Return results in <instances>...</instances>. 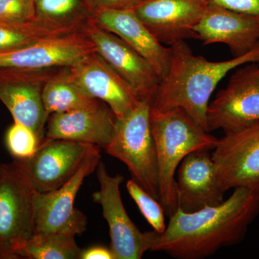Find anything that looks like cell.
<instances>
[{"mask_svg":"<svg viewBox=\"0 0 259 259\" xmlns=\"http://www.w3.org/2000/svg\"><path fill=\"white\" fill-rule=\"evenodd\" d=\"M90 18L99 26L120 37L146 59L160 81L166 76L171 63L170 48L158 41L133 8L99 10Z\"/></svg>","mask_w":259,"mask_h":259,"instance_id":"2e32d148","label":"cell"},{"mask_svg":"<svg viewBox=\"0 0 259 259\" xmlns=\"http://www.w3.org/2000/svg\"><path fill=\"white\" fill-rule=\"evenodd\" d=\"M99 150L93 144L45 139L32 157L15 161L23 168L35 191L47 192L65 185Z\"/></svg>","mask_w":259,"mask_h":259,"instance_id":"30bf717a","label":"cell"},{"mask_svg":"<svg viewBox=\"0 0 259 259\" xmlns=\"http://www.w3.org/2000/svg\"><path fill=\"white\" fill-rule=\"evenodd\" d=\"M171 63L151 101V110L162 112L182 108L209 132L207 114L211 95L232 70L259 62V42L249 52L229 60L210 61L194 55L185 40L170 46Z\"/></svg>","mask_w":259,"mask_h":259,"instance_id":"7a4b0ae2","label":"cell"},{"mask_svg":"<svg viewBox=\"0 0 259 259\" xmlns=\"http://www.w3.org/2000/svg\"><path fill=\"white\" fill-rule=\"evenodd\" d=\"M213 150L212 158L225 192L259 190V121L225 134Z\"/></svg>","mask_w":259,"mask_h":259,"instance_id":"8fae6325","label":"cell"},{"mask_svg":"<svg viewBox=\"0 0 259 259\" xmlns=\"http://www.w3.org/2000/svg\"><path fill=\"white\" fill-rule=\"evenodd\" d=\"M207 6L206 0H144L133 9L158 41L171 46L194 38Z\"/></svg>","mask_w":259,"mask_h":259,"instance_id":"5bb4252c","label":"cell"},{"mask_svg":"<svg viewBox=\"0 0 259 259\" xmlns=\"http://www.w3.org/2000/svg\"><path fill=\"white\" fill-rule=\"evenodd\" d=\"M207 5L221 7L259 19V0H207Z\"/></svg>","mask_w":259,"mask_h":259,"instance_id":"4316f807","label":"cell"},{"mask_svg":"<svg viewBox=\"0 0 259 259\" xmlns=\"http://www.w3.org/2000/svg\"><path fill=\"white\" fill-rule=\"evenodd\" d=\"M204 45L226 44L233 57L244 55L259 42V19L221 7L207 5L194 28Z\"/></svg>","mask_w":259,"mask_h":259,"instance_id":"d6986e66","label":"cell"},{"mask_svg":"<svg viewBox=\"0 0 259 259\" xmlns=\"http://www.w3.org/2000/svg\"><path fill=\"white\" fill-rule=\"evenodd\" d=\"M83 10L84 0H35L36 18L49 23L84 25L91 14Z\"/></svg>","mask_w":259,"mask_h":259,"instance_id":"603a6c76","label":"cell"},{"mask_svg":"<svg viewBox=\"0 0 259 259\" xmlns=\"http://www.w3.org/2000/svg\"><path fill=\"white\" fill-rule=\"evenodd\" d=\"M100 190L93 195V200L101 205L111 238L110 249L115 259H140L146 251H152L161 233L153 231L142 233L135 226L126 212L120 191L124 177L111 176L100 161L96 168Z\"/></svg>","mask_w":259,"mask_h":259,"instance_id":"8992f818","label":"cell"},{"mask_svg":"<svg viewBox=\"0 0 259 259\" xmlns=\"http://www.w3.org/2000/svg\"><path fill=\"white\" fill-rule=\"evenodd\" d=\"M81 259H115L110 248L95 246L83 250Z\"/></svg>","mask_w":259,"mask_h":259,"instance_id":"f1b7e54d","label":"cell"},{"mask_svg":"<svg viewBox=\"0 0 259 259\" xmlns=\"http://www.w3.org/2000/svg\"><path fill=\"white\" fill-rule=\"evenodd\" d=\"M84 25L49 23L37 18L27 23L0 22V53L28 47L48 37L81 31Z\"/></svg>","mask_w":259,"mask_h":259,"instance_id":"ffe728a7","label":"cell"},{"mask_svg":"<svg viewBox=\"0 0 259 259\" xmlns=\"http://www.w3.org/2000/svg\"><path fill=\"white\" fill-rule=\"evenodd\" d=\"M90 14L97 10L105 8H133L139 4L141 0H84Z\"/></svg>","mask_w":259,"mask_h":259,"instance_id":"83f0119b","label":"cell"},{"mask_svg":"<svg viewBox=\"0 0 259 259\" xmlns=\"http://www.w3.org/2000/svg\"><path fill=\"white\" fill-rule=\"evenodd\" d=\"M42 102L48 115L63 113L95 105L100 100L90 96L74 82L69 66L59 68L42 90Z\"/></svg>","mask_w":259,"mask_h":259,"instance_id":"44dd1931","label":"cell"},{"mask_svg":"<svg viewBox=\"0 0 259 259\" xmlns=\"http://www.w3.org/2000/svg\"><path fill=\"white\" fill-rule=\"evenodd\" d=\"M206 1H207V0H206Z\"/></svg>","mask_w":259,"mask_h":259,"instance_id":"4dcf8cb0","label":"cell"},{"mask_svg":"<svg viewBox=\"0 0 259 259\" xmlns=\"http://www.w3.org/2000/svg\"><path fill=\"white\" fill-rule=\"evenodd\" d=\"M96 51L95 45L81 31L48 37L32 45L0 53V69H41L70 66Z\"/></svg>","mask_w":259,"mask_h":259,"instance_id":"9a60e30c","label":"cell"},{"mask_svg":"<svg viewBox=\"0 0 259 259\" xmlns=\"http://www.w3.org/2000/svg\"><path fill=\"white\" fill-rule=\"evenodd\" d=\"M69 233H35L17 251L18 259H81L83 250Z\"/></svg>","mask_w":259,"mask_h":259,"instance_id":"7402d4cb","label":"cell"},{"mask_svg":"<svg viewBox=\"0 0 259 259\" xmlns=\"http://www.w3.org/2000/svg\"><path fill=\"white\" fill-rule=\"evenodd\" d=\"M5 141L7 149L16 161L32 157L40 144V140L31 129L15 121L7 131Z\"/></svg>","mask_w":259,"mask_h":259,"instance_id":"cb8c5ba5","label":"cell"},{"mask_svg":"<svg viewBox=\"0 0 259 259\" xmlns=\"http://www.w3.org/2000/svg\"><path fill=\"white\" fill-rule=\"evenodd\" d=\"M116 121L111 109L99 101L84 108L49 116L45 139L69 140L105 149L112 139Z\"/></svg>","mask_w":259,"mask_h":259,"instance_id":"ac0fdd59","label":"cell"},{"mask_svg":"<svg viewBox=\"0 0 259 259\" xmlns=\"http://www.w3.org/2000/svg\"><path fill=\"white\" fill-rule=\"evenodd\" d=\"M151 125L157 151L159 202L168 217L178 208L175 173L190 153L214 149L218 139L209 134L182 108L151 110Z\"/></svg>","mask_w":259,"mask_h":259,"instance_id":"3957f363","label":"cell"},{"mask_svg":"<svg viewBox=\"0 0 259 259\" xmlns=\"http://www.w3.org/2000/svg\"><path fill=\"white\" fill-rule=\"evenodd\" d=\"M142 1H144V0H141V2H142ZM141 2H140V3H141Z\"/></svg>","mask_w":259,"mask_h":259,"instance_id":"f546056e","label":"cell"},{"mask_svg":"<svg viewBox=\"0 0 259 259\" xmlns=\"http://www.w3.org/2000/svg\"><path fill=\"white\" fill-rule=\"evenodd\" d=\"M127 192L155 231L163 233L166 230L165 212L159 201L146 192L134 180L127 181Z\"/></svg>","mask_w":259,"mask_h":259,"instance_id":"d4e9b609","label":"cell"},{"mask_svg":"<svg viewBox=\"0 0 259 259\" xmlns=\"http://www.w3.org/2000/svg\"><path fill=\"white\" fill-rule=\"evenodd\" d=\"M258 213L259 190L247 188L234 189L221 204L194 212L178 207L152 251L180 259L206 258L243 241Z\"/></svg>","mask_w":259,"mask_h":259,"instance_id":"6da1fadb","label":"cell"},{"mask_svg":"<svg viewBox=\"0 0 259 259\" xmlns=\"http://www.w3.org/2000/svg\"><path fill=\"white\" fill-rule=\"evenodd\" d=\"M69 70L74 82L90 96L106 104L117 119L125 117L141 101L97 51L69 66Z\"/></svg>","mask_w":259,"mask_h":259,"instance_id":"4fadbf2b","label":"cell"},{"mask_svg":"<svg viewBox=\"0 0 259 259\" xmlns=\"http://www.w3.org/2000/svg\"><path fill=\"white\" fill-rule=\"evenodd\" d=\"M82 30L97 52L125 80L139 100H152L160 79L151 64L122 39L99 26L90 18Z\"/></svg>","mask_w":259,"mask_h":259,"instance_id":"7c38bea8","label":"cell"},{"mask_svg":"<svg viewBox=\"0 0 259 259\" xmlns=\"http://www.w3.org/2000/svg\"><path fill=\"white\" fill-rule=\"evenodd\" d=\"M34 193L18 161L0 163V259H18L20 247L35 234Z\"/></svg>","mask_w":259,"mask_h":259,"instance_id":"5b68a950","label":"cell"},{"mask_svg":"<svg viewBox=\"0 0 259 259\" xmlns=\"http://www.w3.org/2000/svg\"><path fill=\"white\" fill-rule=\"evenodd\" d=\"M35 19V0H0V22L22 23Z\"/></svg>","mask_w":259,"mask_h":259,"instance_id":"484cf974","label":"cell"},{"mask_svg":"<svg viewBox=\"0 0 259 259\" xmlns=\"http://www.w3.org/2000/svg\"><path fill=\"white\" fill-rule=\"evenodd\" d=\"M151 101L141 100L125 117L117 119L112 139L105 149L123 162L133 180L159 201L157 151L151 125Z\"/></svg>","mask_w":259,"mask_h":259,"instance_id":"277c9868","label":"cell"},{"mask_svg":"<svg viewBox=\"0 0 259 259\" xmlns=\"http://www.w3.org/2000/svg\"><path fill=\"white\" fill-rule=\"evenodd\" d=\"M59 69H0V101L15 122L36 134L40 144L45 139L46 124L49 117L42 102V90Z\"/></svg>","mask_w":259,"mask_h":259,"instance_id":"ba28073f","label":"cell"},{"mask_svg":"<svg viewBox=\"0 0 259 259\" xmlns=\"http://www.w3.org/2000/svg\"><path fill=\"white\" fill-rule=\"evenodd\" d=\"M208 149L190 153L181 162L176 180L178 207L192 212L224 201L212 154Z\"/></svg>","mask_w":259,"mask_h":259,"instance_id":"e0dca14e","label":"cell"},{"mask_svg":"<svg viewBox=\"0 0 259 259\" xmlns=\"http://www.w3.org/2000/svg\"><path fill=\"white\" fill-rule=\"evenodd\" d=\"M207 119L209 131L225 134L259 121V62L236 70L209 104Z\"/></svg>","mask_w":259,"mask_h":259,"instance_id":"52a82bcc","label":"cell"},{"mask_svg":"<svg viewBox=\"0 0 259 259\" xmlns=\"http://www.w3.org/2000/svg\"><path fill=\"white\" fill-rule=\"evenodd\" d=\"M100 157L99 150L60 188L47 192L35 191L33 209L35 233L56 232L76 236L86 231L88 218L82 212L75 208L74 201L83 180L96 170Z\"/></svg>","mask_w":259,"mask_h":259,"instance_id":"9c48e42d","label":"cell"}]
</instances>
